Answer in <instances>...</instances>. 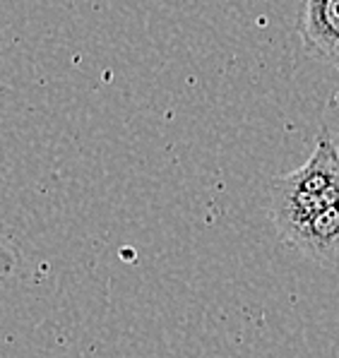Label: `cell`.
Instances as JSON below:
<instances>
[{"instance_id": "obj_1", "label": "cell", "mask_w": 339, "mask_h": 358, "mask_svg": "<svg viewBox=\"0 0 339 358\" xmlns=\"http://www.w3.org/2000/svg\"><path fill=\"white\" fill-rule=\"evenodd\" d=\"M330 207H339V150L330 135H320L303 166L272 180L270 214L282 238L305 219Z\"/></svg>"}, {"instance_id": "obj_2", "label": "cell", "mask_w": 339, "mask_h": 358, "mask_svg": "<svg viewBox=\"0 0 339 358\" xmlns=\"http://www.w3.org/2000/svg\"><path fill=\"white\" fill-rule=\"evenodd\" d=\"M296 29L310 58L339 68V0H298Z\"/></svg>"}, {"instance_id": "obj_3", "label": "cell", "mask_w": 339, "mask_h": 358, "mask_svg": "<svg viewBox=\"0 0 339 358\" xmlns=\"http://www.w3.org/2000/svg\"><path fill=\"white\" fill-rule=\"evenodd\" d=\"M282 243L320 264L339 262V207L322 209L282 236Z\"/></svg>"}]
</instances>
